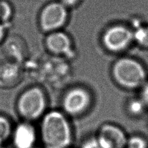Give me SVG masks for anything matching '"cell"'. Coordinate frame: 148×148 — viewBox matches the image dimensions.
Returning <instances> with one entry per match:
<instances>
[{"mask_svg": "<svg viewBox=\"0 0 148 148\" xmlns=\"http://www.w3.org/2000/svg\"><path fill=\"white\" fill-rule=\"evenodd\" d=\"M39 138L44 148H71L74 140L70 118L62 110H48L40 120Z\"/></svg>", "mask_w": 148, "mask_h": 148, "instance_id": "cell-1", "label": "cell"}, {"mask_svg": "<svg viewBox=\"0 0 148 148\" xmlns=\"http://www.w3.org/2000/svg\"><path fill=\"white\" fill-rule=\"evenodd\" d=\"M48 103L45 90L39 85H32L18 95L15 109L22 121L34 123L40 121L48 110Z\"/></svg>", "mask_w": 148, "mask_h": 148, "instance_id": "cell-2", "label": "cell"}, {"mask_svg": "<svg viewBox=\"0 0 148 148\" xmlns=\"http://www.w3.org/2000/svg\"><path fill=\"white\" fill-rule=\"evenodd\" d=\"M112 76L115 83L126 90H140L147 83L144 68L136 60L129 58L115 62L112 68Z\"/></svg>", "mask_w": 148, "mask_h": 148, "instance_id": "cell-3", "label": "cell"}, {"mask_svg": "<svg viewBox=\"0 0 148 148\" xmlns=\"http://www.w3.org/2000/svg\"><path fill=\"white\" fill-rule=\"evenodd\" d=\"M93 100V93L88 88L80 85L71 86L63 94L61 110L70 118L81 117L91 109Z\"/></svg>", "mask_w": 148, "mask_h": 148, "instance_id": "cell-4", "label": "cell"}, {"mask_svg": "<svg viewBox=\"0 0 148 148\" xmlns=\"http://www.w3.org/2000/svg\"><path fill=\"white\" fill-rule=\"evenodd\" d=\"M67 17V9L62 3H48L42 8L39 12V27L44 33L57 31L65 24Z\"/></svg>", "mask_w": 148, "mask_h": 148, "instance_id": "cell-5", "label": "cell"}, {"mask_svg": "<svg viewBox=\"0 0 148 148\" xmlns=\"http://www.w3.org/2000/svg\"><path fill=\"white\" fill-rule=\"evenodd\" d=\"M102 148H126L129 136L117 124H102L95 134Z\"/></svg>", "mask_w": 148, "mask_h": 148, "instance_id": "cell-6", "label": "cell"}, {"mask_svg": "<svg viewBox=\"0 0 148 148\" xmlns=\"http://www.w3.org/2000/svg\"><path fill=\"white\" fill-rule=\"evenodd\" d=\"M38 139V130L33 123L21 121L13 127L10 140L14 148H34Z\"/></svg>", "mask_w": 148, "mask_h": 148, "instance_id": "cell-7", "label": "cell"}, {"mask_svg": "<svg viewBox=\"0 0 148 148\" xmlns=\"http://www.w3.org/2000/svg\"><path fill=\"white\" fill-rule=\"evenodd\" d=\"M133 34L129 29L118 25L110 28L103 36V42L108 49L113 51H120L128 46Z\"/></svg>", "mask_w": 148, "mask_h": 148, "instance_id": "cell-8", "label": "cell"}, {"mask_svg": "<svg viewBox=\"0 0 148 148\" xmlns=\"http://www.w3.org/2000/svg\"><path fill=\"white\" fill-rule=\"evenodd\" d=\"M23 78L20 63L8 60L0 63V88L10 89L18 85Z\"/></svg>", "mask_w": 148, "mask_h": 148, "instance_id": "cell-9", "label": "cell"}, {"mask_svg": "<svg viewBox=\"0 0 148 148\" xmlns=\"http://www.w3.org/2000/svg\"><path fill=\"white\" fill-rule=\"evenodd\" d=\"M44 44L47 50L54 55H69L71 44L68 36L64 33L54 31L47 35Z\"/></svg>", "mask_w": 148, "mask_h": 148, "instance_id": "cell-10", "label": "cell"}, {"mask_svg": "<svg viewBox=\"0 0 148 148\" xmlns=\"http://www.w3.org/2000/svg\"><path fill=\"white\" fill-rule=\"evenodd\" d=\"M4 44V51L10 60L20 63L23 61L28 52L27 46L20 36L13 35L7 37Z\"/></svg>", "mask_w": 148, "mask_h": 148, "instance_id": "cell-11", "label": "cell"}, {"mask_svg": "<svg viewBox=\"0 0 148 148\" xmlns=\"http://www.w3.org/2000/svg\"><path fill=\"white\" fill-rule=\"evenodd\" d=\"M148 109L141 97H132L129 98L125 104V110L127 115L133 118L142 117Z\"/></svg>", "mask_w": 148, "mask_h": 148, "instance_id": "cell-12", "label": "cell"}, {"mask_svg": "<svg viewBox=\"0 0 148 148\" xmlns=\"http://www.w3.org/2000/svg\"><path fill=\"white\" fill-rule=\"evenodd\" d=\"M14 125L10 119L6 115L0 113V146L5 144L10 140Z\"/></svg>", "mask_w": 148, "mask_h": 148, "instance_id": "cell-13", "label": "cell"}, {"mask_svg": "<svg viewBox=\"0 0 148 148\" xmlns=\"http://www.w3.org/2000/svg\"><path fill=\"white\" fill-rule=\"evenodd\" d=\"M13 14L12 5L7 0H0V23H9Z\"/></svg>", "mask_w": 148, "mask_h": 148, "instance_id": "cell-14", "label": "cell"}, {"mask_svg": "<svg viewBox=\"0 0 148 148\" xmlns=\"http://www.w3.org/2000/svg\"><path fill=\"white\" fill-rule=\"evenodd\" d=\"M126 148H148V139L140 134L129 136Z\"/></svg>", "mask_w": 148, "mask_h": 148, "instance_id": "cell-15", "label": "cell"}, {"mask_svg": "<svg viewBox=\"0 0 148 148\" xmlns=\"http://www.w3.org/2000/svg\"><path fill=\"white\" fill-rule=\"evenodd\" d=\"M133 38L142 46L148 47V27H138L133 34Z\"/></svg>", "mask_w": 148, "mask_h": 148, "instance_id": "cell-16", "label": "cell"}, {"mask_svg": "<svg viewBox=\"0 0 148 148\" xmlns=\"http://www.w3.org/2000/svg\"><path fill=\"white\" fill-rule=\"evenodd\" d=\"M80 148H102L95 135L87 137L82 142Z\"/></svg>", "mask_w": 148, "mask_h": 148, "instance_id": "cell-17", "label": "cell"}, {"mask_svg": "<svg viewBox=\"0 0 148 148\" xmlns=\"http://www.w3.org/2000/svg\"><path fill=\"white\" fill-rule=\"evenodd\" d=\"M140 97L143 100L145 104L148 108V82L144 84V86L140 89Z\"/></svg>", "mask_w": 148, "mask_h": 148, "instance_id": "cell-18", "label": "cell"}, {"mask_svg": "<svg viewBox=\"0 0 148 148\" xmlns=\"http://www.w3.org/2000/svg\"><path fill=\"white\" fill-rule=\"evenodd\" d=\"M9 23H0V45H1L7 38V26Z\"/></svg>", "mask_w": 148, "mask_h": 148, "instance_id": "cell-19", "label": "cell"}, {"mask_svg": "<svg viewBox=\"0 0 148 148\" xmlns=\"http://www.w3.org/2000/svg\"><path fill=\"white\" fill-rule=\"evenodd\" d=\"M62 1V3L64 5V6H72L76 4V3L77 2L78 0H61Z\"/></svg>", "mask_w": 148, "mask_h": 148, "instance_id": "cell-20", "label": "cell"}, {"mask_svg": "<svg viewBox=\"0 0 148 148\" xmlns=\"http://www.w3.org/2000/svg\"><path fill=\"white\" fill-rule=\"evenodd\" d=\"M34 148H44L43 146H35Z\"/></svg>", "mask_w": 148, "mask_h": 148, "instance_id": "cell-21", "label": "cell"}, {"mask_svg": "<svg viewBox=\"0 0 148 148\" xmlns=\"http://www.w3.org/2000/svg\"><path fill=\"white\" fill-rule=\"evenodd\" d=\"M0 148H4V146H0Z\"/></svg>", "mask_w": 148, "mask_h": 148, "instance_id": "cell-22", "label": "cell"}]
</instances>
